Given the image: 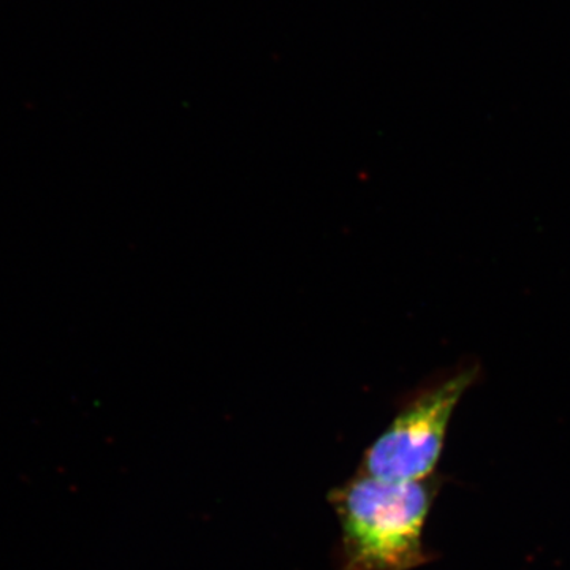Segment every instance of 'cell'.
Here are the masks:
<instances>
[{"mask_svg":"<svg viewBox=\"0 0 570 570\" xmlns=\"http://www.w3.org/2000/svg\"><path fill=\"white\" fill-rule=\"evenodd\" d=\"M474 381L475 371L464 370L412 396L366 450L360 474L389 482L430 479L441 459L453 411Z\"/></svg>","mask_w":570,"mask_h":570,"instance_id":"cell-2","label":"cell"},{"mask_svg":"<svg viewBox=\"0 0 570 570\" xmlns=\"http://www.w3.org/2000/svg\"><path fill=\"white\" fill-rule=\"evenodd\" d=\"M436 487L356 474L330 493L341 524L336 570H411L425 564L423 528Z\"/></svg>","mask_w":570,"mask_h":570,"instance_id":"cell-1","label":"cell"}]
</instances>
